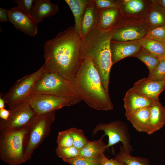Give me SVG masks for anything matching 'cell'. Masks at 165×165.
Masks as SVG:
<instances>
[{"label":"cell","instance_id":"42","mask_svg":"<svg viewBox=\"0 0 165 165\" xmlns=\"http://www.w3.org/2000/svg\"><path fill=\"white\" fill-rule=\"evenodd\" d=\"M164 89H165V87H164Z\"/></svg>","mask_w":165,"mask_h":165},{"label":"cell","instance_id":"39","mask_svg":"<svg viewBox=\"0 0 165 165\" xmlns=\"http://www.w3.org/2000/svg\"><path fill=\"white\" fill-rule=\"evenodd\" d=\"M2 94L0 96V109H2L5 108V103L2 97Z\"/></svg>","mask_w":165,"mask_h":165},{"label":"cell","instance_id":"22","mask_svg":"<svg viewBox=\"0 0 165 165\" xmlns=\"http://www.w3.org/2000/svg\"><path fill=\"white\" fill-rule=\"evenodd\" d=\"M152 5L144 20L150 28L165 24V10L157 0H152Z\"/></svg>","mask_w":165,"mask_h":165},{"label":"cell","instance_id":"3","mask_svg":"<svg viewBox=\"0 0 165 165\" xmlns=\"http://www.w3.org/2000/svg\"><path fill=\"white\" fill-rule=\"evenodd\" d=\"M113 33L112 29L101 32L97 26L82 40V57L87 56L90 57L99 74L102 85L108 94L110 71L113 65L110 48Z\"/></svg>","mask_w":165,"mask_h":165},{"label":"cell","instance_id":"32","mask_svg":"<svg viewBox=\"0 0 165 165\" xmlns=\"http://www.w3.org/2000/svg\"><path fill=\"white\" fill-rule=\"evenodd\" d=\"M160 63L153 73L147 77L153 81H161L165 79V59L159 58Z\"/></svg>","mask_w":165,"mask_h":165},{"label":"cell","instance_id":"8","mask_svg":"<svg viewBox=\"0 0 165 165\" xmlns=\"http://www.w3.org/2000/svg\"><path fill=\"white\" fill-rule=\"evenodd\" d=\"M27 101L37 115L52 112L71 106L82 101L79 97H71L50 94H32Z\"/></svg>","mask_w":165,"mask_h":165},{"label":"cell","instance_id":"36","mask_svg":"<svg viewBox=\"0 0 165 165\" xmlns=\"http://www.w3.org/2000/svg\"><path fill=\"white\" fill-rule=\"evenodd\" d=\"M94 1L97 6L100 9L118 5V0H94Z\"/></svg>","mask_w":165,"mask_h":165},{"label":"cell","instance_id":"30","mask_svg":"<svg viewBox=\"0 0 165 165\" xmlns=\"http://www.w3.org/2000/svg\"><path fill=\"white\" fill-rule=\"evenodd\" d=\"M73 139L70 128L59 132L57 143L58 147H68L73 146Z\"/></svg>","mask_w":165,"mask_h":165},{"label":"cell","instance_id":"24","mask_svg":"<svg viewBox=\"0 0 165 165\" xmlns=\"http://www.w3.org/2000/svg\"><path fill=\"white\" fill-rule=\"evenodd\" d=\"M92 0H65L70 8L74 16L76 30L82 39L81 22L84 10Z\"/></svg>","mask_w":165,"mask_h":165},{"label":"cell","instance_id":"15","mask_svg":"<svg viewBox=\"0 0 165 165\" xmlns=\"http://www.w3.org/2000/svg\"><path fill=\"white\" fill-rule=\"evenodd\" d=\"M165 79L161 81H153L146 78L135 82L131 88L148 98L159 101V96L165 90Z\"/></svg>","mask_w":165,"mask_h":165},{"label":"cell","instance_id":"25","mask_svg":"<svg viewBox=\"0 0 165 165\" xmlns=\"http://www.w3.org/2000/svg\"><path fill=\"white\" fill-rule=\"evenodd\" d=\"M142 47L159 58L163 57L165 54V43L147 38L138 40Z\"/></svg>","mask_w":165,"mask_h":165},{"label":"cell","instance_id":"13","mask_svg":"<svg viewBox=\"0 0 165 165\" xmlns=\"http://www.w3.org/2000/svg\"><path fill=\"white\" fill-rule=\"evenodd\" d=\"M152 3V0H118L122 17L144 19Z\"/></svg>","mask_w":165,"mask_h":165},{"label":"cell","instance_id":"33","mask_svg":"<svg viewBox=\"0 0 165 165\" xmlns=\"http://www.w3.org/2000/svg\"><path fill=\"white\" fill-rule=\"evenodd\" d=\"M64 161L71 165H101L98 159H91L80 156Z\"/></svg>","mask_w":165,"mask_h":165},{"label":"cell","instance_id":"38","mask_svg":"<svg viewBox=\"0 0 165 165\" xmlns=\"http://www.w3.org/2000/svg\"><path fill=\"white\" fill-rule=\"evenodd\" d=\"M10 112L8 110L4 108L0 109V117L1 119L7 120L10 115Z\"/></svg>","mask_w":165,"mask_h":165},{"label":"cell","instance_id":"31","mask_svg":"<svg viewBox=\"0 0 165 165\" xmlns=\"http://www.w3.org/2000/svg\"><path fill=\"white\" fill-rule=\"evenodd\" d=\"M144 38L165 43V24L150 28Z\"/></svg>","mask_w":165,"mask_h":165},{"label":"cell","instance_id":"11","mask_svg":"<svg viewBox=\"0 0 165 165\" xmlns=\"http://www.w3.org/2000/svg\"><path fill=\"white\" fill-rule=\"evenodd\" d=\"M9 107V116L7 120L1 119L0 129H22L37 115L27 100Z\"/></svg>","mask_w":165,"mask_h":165},{"label":"cell","instance_id":"41","mask_svg":"<svg viewBox=\"0 0 165 165\" xmlns=\"http://www.w3.org/2000/svg\"><path fill=\"white\" fill-rule=\"evenodd\" d=\"M163 57L164 59H165V55H164V57Z\"/></svg>","mask_w":165,"mask_h":165},{"label":"cell","instance_id":"1","mask_svg":"<svg viewBox=\"0 0 165 165\" xmlns=\"http://www.w3.org/2000/svg\"><path fill=\"white\" fill-rule=\"evenodd\" d=\"M82 43L74 25L47 40L44 47V71L57 73L70 81L83 60Z\"/></svg>","mask_w":165,"mask_h":165},{"label":"cell","instance_id":"40","mask_svg":"<svg viewBox=\"0 0 165 165\" xmlns=\"http://www.w3.org/2000/svg\"><path fill=\"white\" fill-rule=\"evenodd\" d=\"M157 1L165 10V0H157Z\"/></svg>","mask_w":165,"mask_h":165},{"label":"cell","instance_id":"27","mask_svg":"<svg viewBox=\"0 0 165 165\" xmlns=\"http://www.w3.org/2000/svg\"><path fill=\"white\" fill-rule=\"evenodd\" d=\"M114 159L125 163L127 165H149L148 160L145 158L134 156L125 152L123 146L120 148L119 153Z\"/></svg>","mask_w":165,"mask_h":165},{"label":"cell","instance_id":"7","mask_svg":"<svg viewBox=\"0 0 165 165\" xmlns=\"http://www.w3.org/2000/svg\"><path fill=\"white\" fill-rule=\"evenodd\" d=\"M150 29L144 19L122 17L112 29L113 33L111 41H138L144 38Z\"/></svg>","mask_w":165,"mask_h":165},{"label":"cell","instance_id":"6","mask_svg":"<svg viewBox=\"0 0 165 165\" xmlns=\"http://www.w3.org/2000/svg\"><path fill=\"white\" fill-rule=\"evenodd\" d=\"M38 94L79 97L69 80L57 73L44 71L35 85L30 95Z\"/></svg>","mask_w":165,"mask_h":165},{"label":"cell","instance_id":"12","mask_svg":"<svg viewBox=\"0 0 165 165\" xmlns=\"http://www.w3.org/2000/svg\"><path fill=\"white\" fill-rule=\"evenodd\" d=\"M9 22L17 29L31 36H35L38 31V23L31 16L18 7L7 9Z\"/></svg>","mask_w":165,"mask_h":165},{"label":"cell","instance_id":"4","mask_svg":"<svg viewBox=\"0 0 165 165\" xmlns=\"http://www.w3.org/2000/svg\"><path fill=\"white\" fill-rule=\"evenodd\" d=\"M55 114L54 111L37 115L27 126L23 141L25 162L31 158L35 150L50 135Z\"/></svg>","mask_w":165,"mask_h":165},{"label":"cell","instance_id":"23","mask_svg":"<svg viewBox=\"0 0 165 165\" xmlns=\"http://www.w3.org/2000/svg\"><path fill=\"white\" fill-rule=\"evenodd\" d=\"M104 135L98 140L89 141L80 149L79 156L91 159H98L99 156L107 149L103 141Z\"/></svg>","mask_w":165,"mask_h":165},{"label":"cell","instance_id":"37","mask_svg":"<svg viewBox=\"0 0 165 165\" xmlns=\"http://www.w3.org/2000/svg\"><path fill=\"white\" fill-rule=\"evenodd\" d=\"M9 21L7 9L0 8V22H5Z\"/></svg>","mask_w":165,"mask_h":165},{"label":"cell","instance_id":"10","mask_svg":"<svg viewBox=\"0 0 165 165\" xmlns=\"http://www.w3.org/2000/svg\"><path fill=\"white\" fill-rule=\"evenodd\" d=\"M102 130L104 136L107 135L108 141L106 145L107 148L121 142L125 151L130 153L133 148L130 144V135L127 125L123 122L118 120L106 123H101L97 124L92 131L93 135L99 131Z\"/></svg>","mask_w":165,"mask_h":165},{"label":"cell","instance_id":"2","mask_svg":"<svg viewBox=\"0 0 165 165\" xmlns=\"http://www.w3.org/2000/svg\"><path fill=\"white\" fill-rule=\"evenodd\" d=\"M70 81L78 96L89 107L100 111L113 109L109 94L104 89L99 74L89 56H83L77 72Z\"/></svg>","mask_w":165,"mask_h":165},{"label":"cell","instance_id":"14","mask_svg":"<svg viewBox=\"0 0 165 165\" xmlns=\"http://www.w3.org/2000/svg\"><path fill=\"white\" fill-rule=\"evenodd\" d=\"M110 48L112 64L128 57H133L142 47L138 41L118 42L111 41Z\"/></svg>","mask_w":165,"mask_h":165},{"label":"cell","instance_id":"21","mask_svg":"<svg viewBox=\"0 0 165 165\" xmlns=\"http://www.w3.org/2000/svg\"><path fill=\"white\" fill-rule=\"evenodd\" d=\"M165 124V108L159 102L155 101L150 107L149 130L152 134L161 129Z\"/></svg>","mask_w":165,"mask_h":165},{"label":"cell","instance_id":"17","mask_svg":"<svg viewBox=\"0 0 165 165\" xmlns=\"http://www.w3.org/2000/svg\"><path fill=\"white\" fill-rule=\"evenodd\" d=\"M122 17L118 5L101 9L97 27L101 32L109 31L116 26Z\"/></svg>","mask_w":165,"mask_h":165},{"label":"cell","instance_id":"35","mask_svg":"<svg viewBox=\"0 0 165 165\" xmlns=\"http://www.w3.org/2000/svg\"><path fill=\"white\" fill-rule=\"evenodd\" d=\"M98 160L101 165H127L125 163L114 158L108 159L105 156L104 153L100 155Z\"/></svg>","mask_w":165,"mask_h":165},{"label":"cell","instance_id":"5","mask_svg":"<svg viewBox=\"0 0 165 165\" xmlns=\"http://www.w3.org/2000/svg\"><path fill=\"white\" fill-rule=\"evenodd\" d=\"M27 127L17 130L0 129V157L10 165H19L25 162L23 141Z\"/></svg>","mask_w":165,"mask_h":165},{"label":"cell","instance_id":"20","mask_svg":"<svg viewBox=\"0 0 165 165\" xmlns=\"http://www.w3.org/2000/svg\"><path fill=\"white\" fill-rule=\"evenodd\" d=\"M150 107L138 109L126 116L133 127L139 132L148 134L149 123Z\"/></svg>","mask_w":165,"mask_h":165},{"label":"cell","instance_id":"28","mask_svg":"<svg viewBox=\"0 0 165 165\" xmlns=\"http://www.w3.org/2000/svg\"><path fill=\"white\" fill-rule=\"evenodd\" d=\"M80 149L73 146L68 147L57 146L55 150L57 155L64 161L67 160L75 158L79 156Z\"/></svg>","mask_w":165,"mask_h":165},{"label":"cell","instance_id":"34","mask_svg":"<svg viewBox=\"0 0 165 165\" xmlns=\"http://www.w3.org/2000/svg\"><path fill=\"white\" fill-rule=\"evenodd\" d=\"M34 0H14V2L22 10L31 16Z\"/></svg>","mask_w":165,"mask_h":165},{"label":"cell","instance_id":"29","mask_svg":"<svg viewBox=\"0 0 165 165\" xmlns=\"http://www.w3.org/2000/svg\"><path fill=\"white\" fill-rule=\"evenodd\" d=\"M70 129L73 139V146L80 149L89 141L86 137L82 130L75 127Z\"/></svg>","mask_w":165,"mask_h":165},{"label":"cell","instance_id":"9","mask_svg":"<svg viewBox=\"0 0 165 165\" xmlns=\"http://www.w3.org/2000/svg\"><path fill=\"white\" fill-rule=\"evenodd\" d=\"M44 71L43 65L36 72L18 80L4 94L5 102L9 106L26 100Z\"/></svg>","mask_w":165,"mask_h":165},{"label":"cell","instance_id":"16","mask_svg":"<svg viewBox=\"0 0 165 165\" xmlns=\"http://www.w3.org/2000/svg\"><path fill=\"white\" fill-rule=\"evenodd\" d=\"M125 116L141 108L150 107L156 101L137 92L131 88L126 93L123 98Z\"/></svg>","mask_w":165,"mask_h":165},{"label":"cell","instance_id":"18","mask_svg":"<svg viewBox=\"0 0 165 165\" xmlns=\"http://www.w3.org/2000/svg\"><path fill=\"white\" fill-rule=\"evenodd\" d=\"M100 10L94 0H92L86 7L81 22L82 40L90 31L97 26Z\"/></svg>","mask_w":165,"mask_h":165},{"label":"cell","instance_id":"19","mask_svg":"<svg viewBox=\"0 0 165 165\" xmlns=\"http://www.w3.org/2000/svg\"><path fill=\"white\" fill-rule=\"evenodd\" d=\"M58 11V6L50 0H34L31 14L38 24L45 18L55 15Z\"/></svg>","mask_w":165,"mask_h":165},{"label":"cell","instance_id":"26","mask_svg":"<svg viewBox=\"0 0 165 165\" xmlns=\"http://www.w3.org/2000/svg\"><path fill=\"white\" fill-rule=\"evenodd\" d=\"M133 57L138 58L145 64L149 70L148 75L153 73L160 62L158 58L152 54L142 47L141 50Z\"/></svg>","mask_w":165,"mask_h":165}]
</instances>
